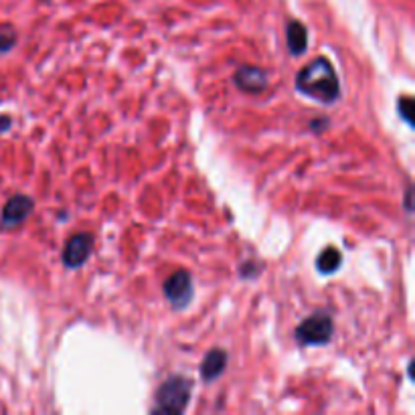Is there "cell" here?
<instances>
[{
  "instance_id": "5b68a950",
  "label": "cell",
  "mask_w": 415,
  "mask_h": 415,
  "mask_svg": "<svg viewBox=\"0 0 415 415\" xmlns=\"http://www.w3.org/2000/svg\"><path fill=\"white\" fill-rule=\"evenodd\" d=\"M94 249V235L91 233H78L73 235L67 245H65V251H63V261L67 267H79L83 265L89 254Z\"/></svg>"
},
{
  "instance_id": "52a82bcc",
  "label": "cell",
  "mask_w": 415,
  "mask_h": 415,
  "mask_svg": "<svg viewBox=\"0 0 415 415\" xmlns=\"http://www.w3.org/2000/svg\"><path fill=\"white\" fill-rule=\"evenodd\" d=\"M235 85L247 94H261L267 87V76L260 67L243 65L235 73Z\"/></svg>"
},
{
  "instance_id": "8fae6325",
  "label": "cell",
  "mask_w": 415,
  "mask_h": 415,
  "mask_svg": "<svg viewBox=\"0 0 415 415\" xmlns=\"http://www.w3.org/2000/svg\"><path fill=\"white\" fill-rule=\"evenodd\" d=\"M17 43V30L10 25H0V53L10 51Z\"/></svg>"
},
{
  "instance_id": "3957f363",
  "label": "cell",
  "mask_w": 415,
  "mask_h": 415,
  "mask_svg": "<svg viewBox=\"0 0 415 415\" xmlns=\"http://www.w3.org/2000/svg\"><path fill=\"white\" fill-rule=\"evenodd\" d=\"M333 318L324 312L320 314H312L310 318H306L302 324H298L296 328V338L302 344H326L333 338Z\"/></svg>"
},
{
  "instance_id": "ba28073f",
  "label": "cell",
  "mask_w": 415,
  "mask_h": 415,
  "mask_svg": "<svg viewBox=\"0 0 415 415\" xmlns=\"http://www.w3.org/2000/svg\"><path fill=\"white\" fill-rule=\"evenodd\" d=\"M225 364H227V353L221 351V348H213L207 357L203 359L201 364V377L205 381H215L223 371H225Z\"/></svg>"
},
{
  "instance_id": "7a4b0ae2",
  "label": "cell",
  "mask_w": 415,
  "mask_h": 415,
  "mask_svg": "<svg viewBox=\"0 0 415 415\" xmlns=\"http://www.w3.org/2000/svg\"><path fill=\"white\" fill-rule=\"evenodd\" d=\"M191 399V381L184 377H170L156 391L154 414H182Z\"/></svg>"
},
{
  "instance_id": "6da1fadb",
  "label": "cell",
  "mask_w": 415,
  "mask_h": 415,
  "mask_svg": "<svg viewBox=\"0 0 415 415\" xmlns=\"http://www.w3.org/2000/svg\"><path fill=\"white\" fill-rule=\"evenodd\" d=\"M296 89L322 104L337 102L340 85L330 61L326 57H318L306 67H302L296 76Z\"/></svg>"
},
{
  "instance_id": "30bf717a",
  "label": "cell",
  "mask_w": 415,
  "mask_h": 415,
  "mask_svg": "<svg viewBox=\"0 0 415 415\" xmlns=\"http://www.w3.org/2000/svg\"><path fill=\"white\" fill-rule=\"evenodd\" d=\"M340 263H342V256L337 247H326L316 260V267L320 270V274H333L340 267Z\"/></svg>"
},
{
  "instance_id": "277c9868",
  "label": "cell",
  "mask_w": 415,
  "mask_h": 415,
  "mask_svg": "<svg viewBox=\"0 0 415 415\" xmlns=\"http://www.w3.org/2000/svg\"><path fill=\"white\" fill-rule=\"evenodd\" d=\"M164 296L175 308H184L193 298V280L186 272H175L164 282Z\"/></svg>"
},
{
  "instance_id": "9c48e42d",
  "label": "cell",
  "mask_w": 415,
  "mask_h": 415,
  "mask_svg": "<svg viewBox=\"0 0 415 415\" xmlns=\"http://www.w3.org/2000/svg\"><path fill=\"white\" fill-rule=\"evenodd\" d=\"M285 39L292 55H304L308 49V30L298 21H292L285 26Z\"/></svg>"
},
{
  "instance_id": "7c38bea8",
  "label": "cell",
  "mask_w": 415,
  "mask_h": 415,
  "mask_svg": "<svg viewBox=\"0 0 415 415\" xmlns=\"http://www.w3.org/2000/svg\"><path fill=\"white\" fill-rule=\"evenodd\" d=\"M412 105H414V102H412V98H401V100H399V107H401V116H403V120H405L407 124H412V122H414V120H412V114H409Z\"/></svg>"
},
{
  "instance_id": "5bb4252c",
  "label": "cell",
  "mask_w": 415,
  "mask_h": 415,
  "mask_svg": "<svg viewBox=\"0 0 415 415\" xmlns=\"http://www.w3.org/2000/svg\"><path fill=\"white\" fill-rule=\"evenodd\" d=\"M405 207L412 209V188L407 191V199H405Z\"/></svg>"
},
{
  "instance_id": "4fadbf2b",
  "label": "cell",
  "mask_w": 415,
  "mask_h": 415,
  "mask_svg": "<svg viewBox=\"0 0 415 415\" xmlns=\"http://www.w3.org/2000/svg\"><path fill=\"white\" fill-rule=\"evenodd\" d=\"M8 128H10V118L2 116V118H0V132L8 130Z\"/></svg>"
},
{
  "instance_id": "8992f818",
  "label": "cell",
  "mask_w": 415,
  "mask_h": 415,
  "mask_svg": "<svg viewBox=\"0 0 415 415\" xmlns=\"http://www.w3.org/2000/svg\"><path fill=\"white\" fill-rule=\"evenodd\" d=\"M30 213H33V199H28L25 195L12 197L2 211V227L12 229V227L21 225Z\"/></svg>"
}]
</instances>
